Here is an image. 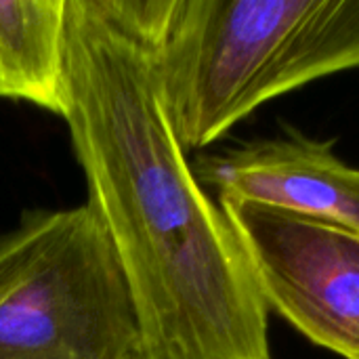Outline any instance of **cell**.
Segmentation results:
<instances>
[{"label":"cell","instance_id":"1","mask_svg":"<svg viewBox=\"0 0 359 359\" xmlns=\"http://www.w3.org/2000/svg\"><path fill=\"white\" fill-rule=\"evenodd\" d=\"M63 109L143 359H273L244 244L166 118L151 0H65Z\"/></svg>","mask_w":359,"mask_h":359},{"label":"cell","instance_id":"2","mask_svg":"<svg viewBox=\"0 0 359 359\" xmlns=\"http://www.w3.org/2000/svg\"><path fill=\"white\" fill-rule=\"evenodd\" d=\"M158 88L200 151L267 101L359 67V0H151Z\"/></svg>","mask_w":359,"mask_h":359},{"label":"cell","instance_id":"3","mask_svg":"<svg viewBox=\"0 0 359 359\" xmlns=\"http://www.w3.org/2000/svg\"><path fill=\"white\" fill-rule=\"evenodd\" d=\"M0 359H143L114 246L84 202L0 236Z\"/></svg>","mask_w":359,"mask_h":359},{"label":"cell","instance_id":"4","mask_svg":"<svg viewBox=\"0 0 359 359\" xmlns=\"http://www.w3.org/2000/svg\"><path fill=\"white\" fill-rule=\"evenodd\" d=\"M261 294L311 343L359 359V236L330 221L221 200Z\"/></svg>","mask_w":359,"mask_h":359},{"label":"cell","instance_id":"5","mask_svg":"<svg viewBox=\"0 0 359 359\" xmlns=\"http://www.w3.org/2000/svg\"><path fill=\"white\" fill-rule=\"evenodd\" d=\"M334 139L299 130L198 156V181L215 200L257 202L330 221L359 236V168L334 154Z\"/></svg>","mask_w":359,"mask_h":359},{"label":"cell","instance_id":"6","mask_svg":"<svg viewBox=\"0 0 359 359\" xmlns=\"http://www.w3.org/2000/svg\"><path fill=\"white\" fill-rule=\"evenodd\" d=\"M65 38V0H0V99L61 118Z\"/></svg>","mask_w":359,"mask_h":359}]
</instances>
